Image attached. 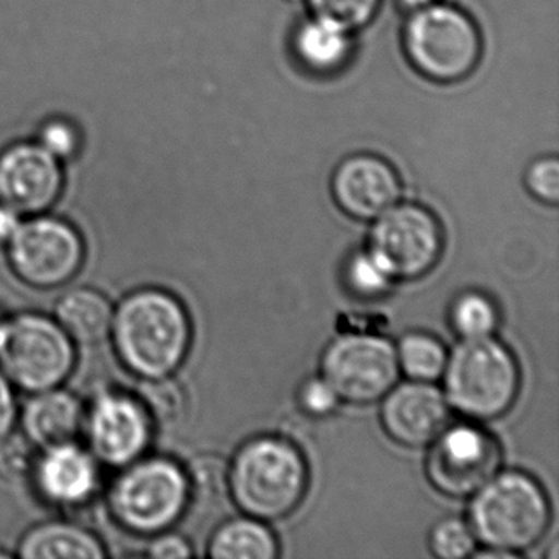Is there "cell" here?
I'll use <instances>...</instances> for the list:
<instances>
[{
    "mask_svg": "<svg viewBox=\"0 0 559 559\" xmlns=\"http://www.w3.org/2000/svg\"><path fill=\"white\" fill-rule=\"evenodd\" d=\"M106 555L93 532L60 520L34 526L19 546V556L24 559H103Z\"/></svg>",
    "mask_w": 559,
    "mask_h": 559,
    "instance_id": "obj_18",
    "label": "cell"
},
{
    "mask_svg": "<svg viewBox=\"0 0 559 559\" xmlns=\"http://www.w3.org/2000/svg\"><path fill=\"white\" fill-rule=\"evenodd\" d=\"M155 430L140 399L127 392H99L84 412L87 450L106 466L122 469L145 456Z\"/></svg>",
    "mask_w": 559,
    "mask_h": 559,
    "instance_id": "obj_12",
    "label": "cell"
},
{
    "mask_svg": "<svg viewBox=\"0 0 559 559\" xmlns=\"http://www.w3.org/2000/svg\"><path fill=\"white\" fill-rule=\"evenodd\" d=\"M21 215L0 204V245H8L21 227Z\"/></svg>",
    "mask_w": 559,
    "mask_h": 559,
    "instance_id": "obj_34",
    "label": "cell"
},
{
    "mask_svg": "<svg viewBox=\"0 0 559 559\" xmlns=\"http://www.w3.org/2000/svg\"><path fill=\"white\" fill-rule=\"evenodd\" d=\"M471 497L467 523L487 549L519 556L538 545L548 530V497L528 474L497 473Z\"/></svg>",
    "mask_w": 559,
    "mask_h": 559,
    "instance_id": "obj_3",
    "label": "cell"
},
{
    "mask_svg": "<svg viewBox=\"0 0 559 559\" xmlns=\"http://www.w3.org/2000/svg\"><path fill=\"white\" fill-rule=\"evenodd\" d=\"M345 280L349 290L362 299L384 296L395 283L368 250L359 251L346 264Z\"/></svg>",
    "mask_w": 559,
    "mask_h": 559,
    "instance_id": "obj_25",
    "label": "cell"
},
{
    "mask_svg": "<svg viewBox=\"0 0 559 559\" xmlns=\"http://www.w3.org/2000/svg\"><path fill=\"white\" fill-rule=\"evenodd\" d=\"M63 191V171L44 146L14 145L0 155V204L15 214L41 215Z\"/></svg>",
    "mask_w": 559,
    "mask_h": 559,
    "instance_id": "obj_13",
    "label": "cell"
},
{
    "mask_svg": "<svg viewBox=\"0 0 559 559\" xmlns=\"http://www.w3.org/2000/svg\"><path fill=\"white\" fill-rule=\"evenodd\" d=\"M148 556L156 559H185L192 556V548L185 536L176 535L168 530L153 536L148 546Z\"/></svg>",
    "mask_w": 559,
    "mask_h": 559,
    "instance_id": "obj_32",
    "label": "cell"
},
{
    "mask_svg": "<svg viewBox=\"0 0 559 559\" xmlns=\"http://www.w3.org/2000/svg\"><path fill=\"white\" fill-rule=\"evenodd\" d=\"M300 405L313 417H325L338 407L340 399L323 378L310 379L300 391Z\"/></svg>",
    "mask_w": 559,
    "mask_h": 559,
    "instance_id": "obj_31",
    "label": "cell"
},
{
    "mask_svg": "<svg viewBox=\"0 0 559 559\" xmlns=\"http://www.w3.org/2000/svg\"><path fill=\"white\" fill-rule=\"evenodd\" d=\"M38 450L24 433H11L0 441V477L9 483L31 480Z\"/></svg>",
    "mask_w": 559,
    "mask_h": 559,
    "instance_id": "obj_28",
    "label": "cell"
},
{
    "mask_svg": "<svg viewBox=\"0 0 559 559\" xmlns=\"http://www.w3.org/2000/svg\"><path fill=\"white\" fill-rule=\"evenodd\" d=\"M31 480L47 502L74 509L99 490L100 463L87 448L70 441L40 450Z\"/></svg>",
    "mask_w": 559,
    "mask_h": 559,
    "instance_id": "obj_15",
    "label": "cell"
},
{
    "mask_svg": "<svg viewBox=\"0 0 559 559\" xmlns=\"http://www.w3.org/2000/svg\"><path fill=\"white\" fill-rule=\"evenodd\" d=\"M136 397L148 412L155 428H171L185 417L188 399L185 389L173 376L145 379Z\"/></svg>",
    "mask_w": 559,
    "mask_h": 559,
    "instance_id": "obj_23",
    "label": "cell"
},
{
    "mask_svg": "<svg viewBox=\"0 0 559 559\" xmlns=\"http://www.w3.org/2000/svg\"><path fill=\"white\" fill-rule=\"evenodd\" d=\"M19 421V405L15 401L14 385L0 372V441L14 433Z\"/></svg>",
    "mask_w": 559,
    "mask_h": 559,
    "instance_id": "obj_33",
    "label": "cell"
},
{
    "mask_svg": "<svg viewBox=\"0 0 559 559\" xmlns=\"http://www.w3.org/2000/svg\"><path fill=\"white\" fill-rule=\"evenodd\" d=\"M435 2H437V0H399V5L412 14V12L428 8V5L435 4Z\"/></svg>",
    "mask_w": 559,
    "mask_h": 559,
    "instance_id": "obj_35",
    "label": "cell"
},
{
    "mask_svg": "<svg viewBox=\"0 0 559 559\" xmlns=\"http://www.w3.org/2000/svg\"><path fill=\"white\" fill-rule=\"evenodd\" d=\"M188 471L169 457L142 456L120 469L109 490V510L127 532H168L191 503Z\"/></svg>",
    "mask_w": 559,
    "mask_h": 559,
    "instance_id": "obj_4",
    "label": "cell"
},
{
    "mask_svg": "<svg viewBox=\"0 0 559 559\" xmlns=\"http://www.w3.org/2000/svg\"><path fill=\"white\" fill-rule=\"evenodd\" d=\"M476 542L469 523L451 516L435 525L428 538V546L437 558L463 559L474 555Z\"/></svg>",
    "mask_w": 559,
    "mask_h": 559,
    "instance_id": "obj_26",
    "label": "cell"
},
{
    "mask_svg": "<svg viewBox=\"0 0 559 559\" xmlns=\"http://www.w3.org/2000/svg\"><path fill=\"white\" fill-rule=\"evenodd\" d=\"M404 50L421 76L456 83L469 76L479 61L480 35L469 15L435 2L412 12L404 28Z\"/></svg>",
    "mask_w": 559,
    "mask_h": 559,
    "instance_id": "obj_6",
    "label": "cell"
},
{
    "mask_svg": "<svg viewBox=\"0 0 559 559\" xmlns=\"http://www.w3.org/2000/svg\"><path fill=\"white\" fill-rule=\"evenodd\" d=\"M443 378L448 404L474 420L500 417L519 394V365L510 349L490 336L457 343Z\"/></svg>",
    "mask_w": 559,
    "mask_h": 559,
    "instance_id": "obj_5",
    "label": "cell"
},
{
    "mask_svg": "<svg viewBox=\"0 0 559 559\" xmlns=\"http://www.w3.org/2000/svg\"><path fill=\"white\" fill-rule=\"evenodd\" d=\"M525 185L538 201L555 205L559 201V163L542 158L526 169Z\"/></svg>",
    "mask_w": 559,
    "mask_h": 559,
    "instance_id": "obj_29",
    "label": "cell"
},
{
    "mask_svg": "<svg viewBox=\"0 0 559 559\" xmlns=\"http://www.w3.org/2000/svg\"><path fill=\"white\" fill-rule=\"evenodd\" d=\"M83 402L61 388L35 392L22 412H19L22 433L38 448L57 447V444L76 441L83 433Z\"/></svg>",
    "mask_w": 559,
    "mask_h": 559,
    "instance_id": "obj_17",
    "label": "cell"
},
{
    "mask_svg": "<svg viewBox=\"0 0 559 559\" xmlns=\"http://www.w3.org/2000/svg\"><path fill=\"white\" fill-rule=\"evenodd\" d=\"M15 276L35 289H57L80 273L86 245L80 231L61 218L35 215L22 222L8 245Z\"/></svg>",
    "mask_w": 559,
    "mask_h": 559,
    "instance_id": "obj_8",
    "label": "cell"
},
{
    "mask_svg": "<svg viewBox=\"0 0 559 559\" xmlns=\"http://www.w3.org/2000/svg\"><path fill=\"white\" fill-rule=\"evenodd\" d=\"M399 369L411 381L433 382L443 376L448 355L443 343L427 333H408L399 343Z\"/></svg>",
    "mask_w": 559,
    "mask_h": 559,
    "instance_id": "obj_22",
    "label": "cell"
},
{
    "mask_svg": "<svg viewBox=\"0 0 559 559\" xmlns=\"http://www.w3.org/2000/svg\"><path fill=\"white\" fill-rule=\"evenodd\" d=\"M382 399V427L402 447H428L450 424V404L431 382H404Z\"/></svg>",
    "mask_w": 559,
    "mask_h": 559,
    "instance_id": "obj_14",
    "label": "cell"
},
{
    "mask_svg": "<svg viewBox=\"0 0 559 559\" xmlns=\"http://www.w3.org/2000/svg\"><path fill=\"white\" fill-rule=\"evenodd\" d=\"M338 207L356 221H376L401 198L397 173L384 159L372 155L346 158L332 181Z\"/></svg>",
    "mask_w": 559,
    "mask_h": 559,
    "instance_id": "obj_16",
    "label": "cell"
},
{
    "mask_svg": "<svg viewBox=\"0 0 559 559\" xmlns=\"http://www.w3.org/2000/svg\"><path fill=\"white\" fill-rule=\"evenodd\" d=\"M277 555L276 536L253 516L222 523L209 542V556L215 559H274Z\"/></svg>",
    "mask_w": 559,
    "mask_h": 559,
    "instance_id": "obj_21",
    "label": "cell"
},
{
    "mask_svg": "<svg viewBox=\"0 0 559 559\" xmlns=\"http://www.w3.org/2000/svg\"><path fill=\"white\" fill-rule=\"evenodd\" d=\"M368 251L392 280H418L437 266L443 253V231L427 209L395 204L376 218Z\"/></svg>",
    "mask_w": 559,
    "mask_h": 559,
    "instance_id": "obj_9",
    "label": "cell"
},
{
    "mask_svg": "<svg viewBox=\"0 0 559 559\" xmlns=\"http://www.w3.org/2000/svg\"><path fill=\"white\" fill-rule=\"evenodd\" d=\"M451 325L463 338L492 336L499 325V312L492 299L480 293H466L454 300Z\"/></svg>",
    "mask_w": 559,
    "mask_h": 559,
    "instance_id": "obj_24",
    "label": "cell"
},
{
    "mask_svg": "<svg viewBox=\"0 0 559 559\" xmlns=\"http://www.w3.org/2000/svg\"><path fill=\"white\" fill-rule=\"evenodd\" d=\"M430 447L425 463L428 483L453 499L474 496L502 464L499 441L473 425L444 428Z\"/></svg>",
    "mask_w": 559,
    "mask_h": 559,
    "instance_id": "obj_11",
    "label": "cell"
},
{
    "mask_svg": "<svg viewBox=\"0 0 559 559\" xmlns=\"http://www.w3.org/2000/svg\"><path fill=\"white\" fill-rule=\"evenodd\" d=\"M352 32L322 21L310 19L297 28L294 35V51L297 60L313 74H335L343 70L352 55Z\"/></svg>",
    "mask_w": 559,
    "mask_h": 559,
    "instance_id": "obj_20",
    "label": "cell"
},
{
    "mask_svg": "<svg viewBox=\"0 0 559 559\" xmlns=\"http://www.w3.org/2000/svg\"><path fill=\"white\" fill-rule=\"evenodd\" d=\"M313 17L332 22L345 31L361 28L374 17L379 0H307Z\"/></svg>",
    "mask_w": 559,
    "mask_h": 559,
    "instance_id": "obj_27",
    "label": "cell"
},
{
    "mask_svg": "<svg viewBox=\"0 0 559 559\" xmlns=\"http://www.w3.org/2000/svg\"><path fill=\"white\" fill-rule=\"evenodd\" d=\"M397 352L376 335H343L322 356V378L340 401L369 405L381 401L399 379Z\"/></svg>",
    "mask_w": 559,
    "mask_h": 559,
    "instance_id": "obj_10",
    "label": "cell"
},
{
    "mask_svg": "<svg viewBox=\"0 0 559 559\" xmlns=\"http://www.w3.org/2000/svg\"><path fill=\"white\" fill-rule=\"evenodd\" d=\"M114 307L99 290H70L57 304V322L74 345L94 346L109 338Z\"/></svg>",
    "mask_w": 559,
    "mask_h": 559,
    "instance_id": "obj_19",
    "label": "cell"
},
{
    "mask_svg": "<svg viewBox=\"0 0 559 559\" xmlns=\"http://www.w3.org/2000/svg\"><path fill=\"white\" fill-rule=\"evenodd\" d=\"M41 146L55 158H73L81 145L76 127L67 120H50L40 133Z\"/></svg>",
    "mask_w": 559,
    "mask_h": 559,
    "instance_id": "obj_30",
    "label": "cell"
},
{
    "mask_svg": "<svg viewBox=\"0 0 559 559\" xmlns=\"http://www.w3.org/2000/svg\"><path fill=\"white\" fill-rule=\"evenodd\" d=\"M110 336L120 361L136 378H168L191 348V319L173 294L140 289L114 310Z\"/></svg>",
    "mask_w": 559,
    "mask_h": 559,
    "instance_id": "obj_1",
    "label": "cell"
},
{
    "mask_svg": "<svg viewBox=\"0 0 559 559\" xmlns=\"http://www.w3.org/2000/svg\"><path fill=\"white\" fill-rule=\"evenodd\" d=\"M227 486L235 506L261 522L290 515L306 497L309 467L296 444L280 437L247 441L231 460Z\"/></svg>",
    "mask_w": 559,
    "mask_h": 559,
    "instance_id": "obj_2",
    "label": "cell"
},
{
    "mask_svg": "<svg viewBox=\"0 0 559 559\" xmlns=\"http://www.w3.org/2000/svg\"><path fill=\"white\" fill-rule=\"evenodd\" d=\"M8 317H5L4 313L0 312V343H2V338H4L5 329H8Z\"/></svg>",
    "mask_w": 559,
    "mask_h": 559,
    "instance_id": "obj_36",
    "label": "cell"
},
{
    "mask_svg": "<svg viewBox=\"0 0 559 559\" xmlns=\"http://www.w3.org/2000/svg\"><path fill=\"white\" fill-rule=\"evenodd\" d=\"M76 365V346L57 320L41 313L9 319L0 343V372L14 388L41 392L61 388Z\"/></svg>",
    "mask_w": 559,
    "mask_h": 559,
    "instance_id": "obj_7",
    "label": "cell"
}]
</instances>
